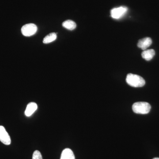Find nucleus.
I'll return each mask as SVG.
<instances>
[{
  "instance_id": "f257e3e1",
  "label": "nucleus",
  "mask_w": 159,
  "mask_h": 159,
  "mask_svg": "<svg viewBox=\"0 0 159 159\" xmlns=\"http://www.w3.org/2000/svg\"><path fill=\"white\" fill-rule=\"evenodd\" d=\"M126 81L129 85L135 88L142 87L145 85V80L136 74H129L126 76Z\"/></svg>"
},
{
  "instance_id": "f03ea898",
  "label": "nucleus",
  "mask_w": 159,
  "mask_h": 159,
  "mask_svg": "<svg viewBox=\"0 0 159 159\" xmlns=\"http://www.w3.org/2000/svg\"><path fill=\"white\" fill-rule=\"evenodd\" d=\"M151 107L148 102H135L132 106L134 112L139 114H147L150 112Z\"/></svg>"
},
{
  "instance_id": "7ed1b4c3",
  "label": "nucleus",
  "mask_w": 159,
  "mask_h": 159,
  "mask_svg": "<svg viewBox=\"0 0 159 159\" xmlns=\"http://www.w3.org/2000/svg\"><path fill=\"white\" fill-rule=\"evenodd\" d=\"M37 27L34 24H28L23 26L21 29L22 33L24 36L29 37L36 33Z\"/></svg>"
},
{
  "instance_id": "20e7f679",
  "label": "nucleus",
  "mask_w": 159,
  "mask_h": 159,
  "mask_svg": "<svg viewBox=\"0 0 159 159\" xmlns=\"http://www.w3.org/2000/svg\"><path fill=\"white\" fill-rule=\"evenodd\" d=\"M128 9L126 7L121 6L118 8H114L111 11V16L113 18L119 19L124 16L127 12Z\"/></svg>"
},
{
  "instance_id": "39448f33",
  "label": "nucleus",
  "mask_w": 159,
  "mask_h": 159,
  "mask_svg": "<svg viewBox=\"0 0 159 159\" xmlns=\"http://www.w3.org/2000/svg\"><path fill=\"white\" fill-rule=\"evenodd\" d=\"M0 141L6 145H9L11 142L9 134L2 125H0Z\"/></svg>"
},
{
  "instance_id": "423d86ee",
  "label": "nucleus",
  "mask_w": 159,
  "mask_h": 159,
  "mask_svg": "<svg viewBox=\"0 0 159 159\" xmlns=\"http://www.w3.org/2000/svg\"><path fill=\"white\" fill-rule=\"evenodd\" d=\"M152 43V40L149 37H146L145 38L139 40L138 43V47L142 49V50H146L148 47H150Z\"/></svg>"
},
{
  "instance_id": "0eeeda50",
  "label": "nucleus",
  "mask_w": 159,
  "mask_h": 159,
  "mask_svg": "<svg viewBox=\"0 0 159 159\" xmlns=\"http://www.w3.org/2000/svg\"><path fill=\"white\" fill-rule=\"evenodd\" d=\"M37 108L38 106L35 102H30L26 107V110L25 111V115L26 116H30L36 111Z\"/></svg>"
},
{
  "instance_id": "6e6552de",
  "label": "nucleus",
  "mask_w": 159,
  "mask_h": 159,
  "mask_svg": "<svg viewBox=\"0 0 159 159\" xmlns=\"http://www.w3.org/2000/svg\"><path fill=\"white\" fill-rule=\"evenodd\" d=\"M60 159H75V156L70 148H65L62 152Z\"/></svg>"
},
{
  "instance_id": "1a4fd4ad",
  "label": "nucleus",
  "mask_w": 159,
  "mask_h": 159,
  "mask_svg": "<svg viewBox=\"0 0 159 159\" xmlns=\"http://www.w3.org/2000/svg\"><path fill=\"white\" fill-rule=\"evenodd\" d=\"M155 55V51L153 49L145 50L142 52V58L146 61H150Z\"/></svg>"
},
{
  "instance_id": "9d476101",
  "label": "nucleus",
  "mask_w": 159,
  "mask_h": 159,
  "mask_svg": "<svg viewBox=\"0 0 159 159\" xmlns=\"http://www.w3.org/2000/svg\"><path fill=\"white\" fill-rule=\"evenodd\" d=\"M62 26L68 30H74L77 27L76 23L71 20H67L62 23Z\"/></svg>"
},
{
  "instance_id": "9b49d317",
  "label": "nucleus",
  "mask_w": 159,
  "mask_h": 159,
  "mask_svg": "<svg viewBox=\"0 0 159 159\" xmlns=\"http://www.w3.org/2000/svg\"><path fill=\"white\" fill-rule=\"evenodd\" d=\"M56 39H57V34L54 32H53L48 34L44 38L43 40V43L45 44L49 43L54 42Z\"/></svg>"
},
{
  "instance_id": "f8f14e48",
  "label": "nucleus",
  "mask_w": 159,
  "mask_h": 159,
  "mask_svg": "<svg viewBox=\"0 0 159 159\" xmlns=\"http://www.w3.org/2000/svg\"><path fill=\"white\" fill-rule=\"evenodd\" d=\"M32 159H43L41 154L39 151L36 150L34 152L33 154Z\"/></svg>"
},
{
  "instance_id": "ddd939ff",
  "label": "nucleus",
  "mask_w": 159,
  "mask_h": 159,
  "mask_svg": "<svg viewBox=\"0 0 159 159\" xmlns=\"http://www.w3.org/2000/svg\"><path fill=\"white\" fill-rule=\"evenodd\" d=\"M153 159H159V158H153Z\"/></svg>"
}]
</instances>
